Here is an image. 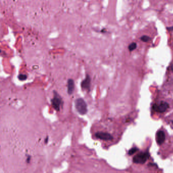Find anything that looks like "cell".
I'll list each match as a JSON object with an SVG mask.
<instances>
[{
	"label": "cell",
	"instance_id": "cell-2",
	"mask_svg": "<svg viewBox=\"0 0 173 173\" xmlns=\"http://www.w3.org/2000/svg\"><path fill=\"white\" fill-rule=\"evenodd\" d=\"M75 108L81 115H85L88 112V105L84 99L81 98H77L75 101Z\"/></svg>",
	"mask_w": 173,
	"mask_h": 173
},
{
	"label": "cell",
	"instance_id": "cell-15",
	"mask_svg": "<svg viewBox=\"0 0 173 173\" xmlns=\"http://www.w3.org/2000/svg\"><path fill=\"white\" fill-rule=\"evenodd\" d=\"M172 123H173V122H172Z\"/></svg>",
	"mask_w": 173,
	"mask_h": 173
},
{
	"label": "cell",
	"instance_id": "cell-4",
	"mask_svg": "<svg viewBox=\"0 0 173 173\" xmlns=\"http://www.w3.org/2000/svg\"><path fill=\"white\" fill-rule=\"evenodd\" d=\"M149 156V155L147 152L139 153L133 158V161L136 164H144L148 158Z\"/></svg>",
	"mask_w": 173,
	"mask_h": 173
},
{
	"label": "cell",
	"instance_id": "cell-5",
	"mask_svg": "<svg viewBox=\"0 0 173 173\" xmlns=\"http://www.w3.org/2000/svg\"><path fill=\"white\" fill-rule=\"evenodd\" d=\"M169 108L168 103L165 102H161L159 105H153V109L154 110L159 113H164Z\"/></svg>",
	"mask_w": 173,
	"mask_h": 173
},
{
	"label": "cell",
	"instance_id": "cell-3",
	"mask_svg": "<svg viewBox=\"0 0 173 173\" xmlns=\"http://www.w3.org/2000/svg\"><path fill=\"white\" fill-rule=\"evenodd\" d=\"M91 77L88 74H86L85 78L81 81V88L83 91H85L88 92H90L91 88Z\"/></svg>",
	"mask_w": 173,
	"mask_h": 173
},
{
	"label": "cell",
	"instance_id": "cell-1",
	"mask_svg": "<svg viewBox=\"0 0 173 173\" xmlns=\"http://www.w3.org/2000/svg\"><path fill=\"white\" fill-rule=\"evenodd\" d=\"M53 98L51 100V105L55 110L58 111L64 104L63 99L58 92L55 90L53 91Z\"/></svg>",
	"mask_w": 173,
	"mask_h": 173
},
{
	"label": "cell",
	"instance_id": "cell-10",
	"mask_svg": "<svg viewBox=\"0 0 173 173\" xmlns=\"http://www.w3.org/2000/svg\"><path fill=\"white\" fill-rule=\"evenodd\" d=\"M137 47V45L136 43H135V42H133L129 45L128 49L130 51H132L134 50L135 49H136Z\"/></svg>",
	"mask_w": 173,
	"mask_h": 173
},
{
	"label": "cell",
	"instance_id": "cell-12",
	"mask_svg": "<svg viewBox=\"0 0 173 173\" xmlns=\"http://www.w3.org/2000/svg\"><path fill=\"white\" fill-rule=\"evenodd\" d=\"M138 150V148H132L130 150H129V154L130 155L136 153Z\"/></svg>",
	"mask_w": 173,
	"mask_h": 173
},
{
	"label": "cell",
	"instance_id": "cell-9",
	"mask_svg": "<svg viewBox=\"0 0 173 173\" xmlns=\"http://www.w3.org/2000/svg\"><path fill=\"white\" fill-rule=\"evenodd\" d=\"M18 79H19L20 81H25L28 78V76L25 74H19V75H18Z\"/></svg>",
	"mask_w": 173,
	"mask_h": 173
},
{
	"label": "cell",
	"instance_id": "cell-14",
	"mask_svg": "<svg viewBox=\"0 0 173 173\" xmlns=\"http://www.w3.org/2000/svg\"><path fill=\"white\" fill-rule=\"evenodd\" d=\"M171 70L172 71V72H173V64L171 65Z\"/></svg>",
	"mask_w": 173,
	"mask_h": 173
},
{
	"label": "cell",
	"instance_id": "cell-7",
	"mask_svg": "<svg viewBox=\"0 0 173 173\" xmlns=\"http://www.w3.org/2000/svg\"><path fill=\"white\" fill-rule=\"evenodd\" d=\"M75 82L73 79H69L67 82V92L69 95H72L75 90Z\"/></svg>",
	"mask_w": 173,
	"mask_h": 173
},
{
	"label": "cell",
	"instance_id": "cell-13",
	"mask_svg": "<svg viewBox=\"0 0 173 173\" xmlns=\"http://www.w3.org/2000/svg\"><path fill=\"white\" fill-rule=\"evenodd\" d=\"M167 29L169 31H173V26H171V27H168L167 28Z\"/></svg>",
	"mask_w": 173,
	"mask_h": 173
},
{
	"label": "cell",
	"instance_id": "cell-11",
	"mask_svg": "<svg viewBox=\"0 0 173 173\" xmlns=\"http://www.w3.org/2000/svg\"><path fill=\"white\" fill-rule=\"evenodd\" d=\"M141 40L144 42H148L151 40V38L147 36H143L141 37Z\"/></svg>",
	"mask_w": 173,
	"mask_h": 173
},
{
	"label": "cell",
	"instance_id": "cell-8",
	"mask_svg": "<svg viewBox=\"0 0 173 173\" xmlns=\"http://www.w3.org/2000/svg\"><path fill=\"white\" fill-rule=\"evenodd\" d=\"M156 142L158 145H161L165 141V133L162 130H159L156 133Z\"/></svg>",
	"mask_w": 173,
	"mask_h": 173
},
{
	"label": "cell",
	"instance_id": "cell-6",
	"mask_svg": "<svg viewBox=\"0 0 173 173\" xmlns=\"http://www.w3.org/2000/svg\"><path fill=\"white\" fill-rule=\"evenodd\" d=\"M95 137L99 139L103 140H111L113 139L112 136L110 133L104 132H98L95 133Z\"/></svg>",
	"mask_w": 173,
	"mask_h": 173
}]
</instances>
